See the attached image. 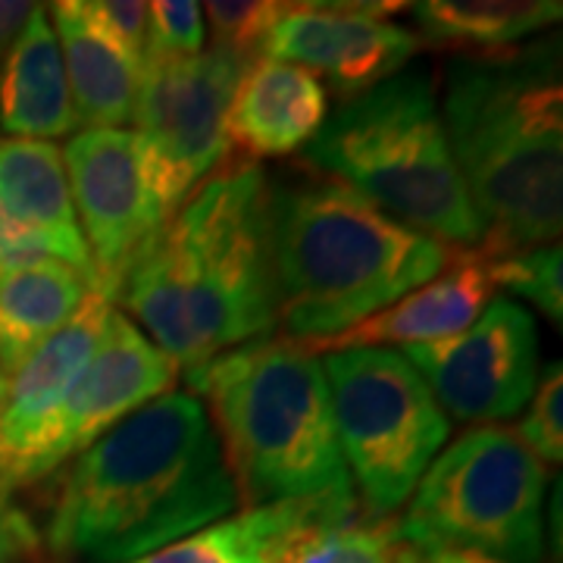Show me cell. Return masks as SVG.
<instances>
[{
    "label": "cell",
    "mask_w": 563,
    "mask_h": 563,
    "mask_svg": "<svg viewBox=\"0 0 563 563\" xmlns=\"http://www.w3.org/2000/svg\"><path fill=\"white\" fill-rule=\"evenodd\" d=\"M495 279L483 251H461L435 279H429L401 301L379 310L376 317L322 342L313 354H332L347 347H385V344H429L454 339L466 325L479 320L492 301Z\"/></svg>",
    "instance_id": "cell-15"
},
{
    "label": "cell",
    "mask_w": 563,
    "mask_h": 563,
    "mask_svg": "<svg viewBox=\"0 0 563 563\" xmlns=\"http://www.w3.org/2000/svg\"><path fill=\"white\" fill-rule=\"evenodd\" d=\"M395 563H501L463 548H420V544H398Z\"/></svg>",
    "instance_id": "cell-31"
},
{
    "label": "cell",
    "mask_w": 563,
    "mask_h": 563,
    "mask_svg": "<svg viewBox=\"0 0 563 563\" xmlns=\"http://www.w3.org/2000/svg\"><path fill=\"white\" fill-rule=\"evenodd\" d=\"M176 373L179 366L113 307L95 354L81 366L57 417L51 420L38 457L29 470V483L47 476L63 461L91 448L117 422L166 395L176 383Z\"/></svg>",
    "instance_id": "cell-12"
},
{
    "label": "cell",
    "mask_w": 563,
    "mask_h": 563,
    "mask_svg": "<svg viewBox=\"0 0 563 563\" xmlns=\"http://www.w3.org/2000/svg\"><path fill=\"white\" fill-rule=\"evenodd\" d=\"M488 257V254H485ZM495 285L510 288L514 295H523L542 310L554 325L563 322V266L561 242L529 247L504 257H488Z\"/></svg>",
    "instance_id": "cell-24"
},
{
    "label": "cell",
    "mask_w": 563,
    "mask_h": 563,
    "mask_svg": "<svg viewBox=\"0 0 563 563\" xmlns=\"http://www.w3.org/2000/svg\"><path fill=\"white\" fill-rule=\"evenodd\" d=\"M203 44L207 29L198 0L147 3V57H198Z\"/></svg>",
    "instance_id": "cell-26"
},
{
    "label": "cell",
    "mask_w": 563,
    "mask_h": 563,
    "mask_svg": "<svg viewBox=\"0 0 563 563\" xmlns=\"http://www.w3.org/2000/svg\"><path fill=\"white\" fill-rule=\"evenodd\" d=\"M335 439L369 520H385L413 488L451 435L413 363L395 347H347L322 361Z\"/></svg>",
    "instance_id": "cell-8"
},
{
    "label": "cell",
    "mask_w": 563,
    "mask_h": 563,
    "mask_svg": "<svg viewBox=\"0 0 563 563\" xmlns=\"http://www.w3.org/2000/svg\"><path fill=\"white\" fill-rule=\"evenodd\" d=\"M520 442L542 463L563 461V369L551 363L544 369L542 383L529 398L526 420L514 429Z\"/></svg>",
    "instance_id": "cell-27"
},
{
    "label": "cell",
    "mask_w": 563,
    "mask_h": 563,
    "mask_svg": "<svg viewBox=\"0 0 563 563\" xmlns=\"http://www.w3.org/2000/svg\"><path fill=\"white\" fill-rule=\"evenodd\" d=\"M0 66V129L10 139L54 141L76 135L79 120L60 41L44 3L32 7Z\"/></svg>",
    "instance_id": "cell-17"
},
{
    "label": "cell",
    "mask_w": 563,
    "mask_h": 563,
    "mask_svg": "<svg viewBox=\"0 0 563 563\" xmlns=\"http://www.w3.org/2000/svg\"><path fill=\"white\" fill-rule=\"evenodd\" d=\"M51 22L60 41L63 66L79 125L125 129V122H132L139 98V66L125 60L110 41L85 22L76 0L54 3Z\"/></svg>",
    "instance_id": "cell-20"
},
{
    "label": "cell",
    "mask_w": 563,
    "mask_h": 563,
    "mask_svg": "<svg viewBox=\"0 0 563 563\" xmlns=\"http://www.w3.org/2000/svg\"><path fill=\"white\" fill-rule=\"evenodd\" d=\"M461 247L385 217L342 181L269 188V261L285 339L317 351L413 288L435 279Z\"/></svg>",
    "instance_id": "cell-4"
},
{
    "label": "cell",
    "mask_w": 563,
    "mask_h": 563,
    "mask_svg": "<svg viewBox=\"0 0 563 563\" xmlns=\"http://www.w3.org/2000/svg\"><path fill=\"white\" fill-rule=\"evenodd\" d=\"M217 429L239 504L354 495L317 354L257 339L185 373Z\"/></svg>",
    "instance_id": "cell-5"
},
{
    "label": "cell",
    "mask_w": 563,
    "mask_h": 563,
    "mask_svg": "<svg viewBox=\"0 0 563 563\" xmlns=\"http://www.w3.org/2000/svg\"><path fill=\"white\" fill-rule=\"evenodd\" d=\"M110 310L113 301L91 291L79 313L10 376L7 401L0 410V485L7 492L29 483V470L38 457L51 420L101 342Z\"/></svg>",
    "instance_id": "cell-14"
},
{
    "label": "cell",
    "mask_w": 563,
    "mask_h": 563,
    "mask_svg": "<svg viewBox=\"0 0 563 563\" xmlns=\"http://www.w3.org/2000/svg\"><path fill=\"white\" fill-rule=\"evenodd\" d=\"M203 10H207L203 16L213 25L217 47L251 57L273 32V25L282 20L288 3H279V0H210Z\"/></svg>",
    "instance_id": "cell-25"
},
{
    "label": "cell",
    "mask_w": 563,
    "mask_h": 563,
    "mask_svg": "<svg viewBox=\"0 0 563 563\" xmlns=\"http://www.w3.org/2000/svg\"><path fill=\"white\" fill-rule=\"evenodd\" d=\"M544 466L514 429L476 426L444 448L410 495L398 539L501 563L544 558Z\"/></svg>",
    "instance_id": "cell-7"
},
{
    "label": "cell",
    "mask_w": 563,
    "mask_h": 563,
    "mask_svg": "<svg viewBox=\"0 0 563 563\" xmlns=\"http://www.w3.org/2000/svg\"><path fill=\"white\" fill-rule=\"evenodd\" d=\"M85 22L110 41L122 57L144 66L147 57V3L141 0H76Z\"/></svg>",
    "instance_id": "cell-28"
},
{
    "label": "cell",
    "mask_w": 563,
    "mask_h": 563,
    "mask_svg": "<svg viewBox=\"0 0 563 563\" xmlns=\"http://www.w3.org/2000/svg\"><path fill=\"white\" fill-rule=\"evenodd\" d=\"M0 203L38 232L57 261L91 282V254L69 195L63 151L54 141H0Z\"/></svg>",
    "instance_id": "cell-18"
},
{
    "label": "cell",
    "mask_w": 563,
    "mask_h": 563,
    "mask_svg": "<svg viewBox=\"0 0 563 563\" xmlns=\"http://www.w3.org/2000/svg\"><path fill=\"white\" fill-rule=\"evenodd\" d=\"M301 154L322 179L342 181L420 235L461 251L483 244L485 225L466 195L435 85L422 66H404L347 98Z\"/></svg>",
    "instance_id": "cell-6"
},
{
    "label": "cell",
    "mask_w": 563,
    "mask_h": 563,
    "mask_svg": "<svg viewBox=\"0 0 563 563\" xmlns=\"http://www.w3.org/2000/svg\"><path fill=\"white\" fill-rule=\"evenodd\" d=\"M38 548V529L10 498L0 501V563H20Z\"/></svg>",
    "instance_id": "cell-30"
},
{
    "label": "cell",
    "mask_w": 563,
    "mask_h": 563,
    "mask_svg": "<svg viewBox=\"0 0 563 563\" xmlns=\"http://www.w3.org/2000/svg\"><path fill=\"white\" fill-rule=\"evenodd\" d=\"M69 195L91 254V291L120 298L132 263L169 220L132 129H81L63 147Z\"/></svg>",
    "instance_id": "cell-10"
},
{
    "label": "cell",
    "mask_w": 563,
    "mask_h": 563,
    "mask_svg": "<svg viewBox=\"0 0 563 563\" xmlns=\"http://www.w3.org/2000/svg\"><path fill=\"white\" fill-rule=\"evenodd\" d=\"M442 122L485 225L479 251L504 257L558 244L563 222L561 41L539 38L448 63Z\"/></svg>",
    "instance_id": "cell-3"
},
{
    "label": "cell",
    "mask_w": 563,
    "mask_h": 563,
    "mask_svg": "<svg viewBox=\"0 0 563 563\" xmlns=\"http://www.w3.org/2000/svg\"><path fill=\"white\" fill-rule=\"evenodd\" d=\"M398 523L357 520V495L298 498L263 563H395Z\"/></svg>",
    "instance_id": "cell-21"
},
{
    "label": "cell",
    "mask_w": 563,
    "mask_h": 563,
    "mask_svg": "<svg viewBox=\"0 0 563 563\" xmlns=\"http://www.w3.org/2000/svg\"><path fill=\"white\" fill-rule=\"evenodd\" d=\"M54 257L47 242L41 239L38 232H32L29 225H22L3 203H0V273L3 269H16L25 263L44 261ZM57 261V257H54Z\"/></svg>",
    "instance_id": "cell-29"
},
{
    "label": "cell",
    "mask_w": 563,
    "mask_h": 563,
    "mask_svg": "<svg viewBox=\"0 0 563 563\" xmlns=\"http://www.w3.org/2000/svg\"><path fill=\"white\" fill-rule=\"evenodd\" d=\"M426 44L451 51L498 54L561 22L558 0H426L413 3ZM420 41V44H422Z\"/></svg>",
    "instance_id": "cell-22"
},
{
    "label": "cell",
    "mask_w": 563,
    "mask_h": 563,
    "mask_svg": "<svg viewBox=\"0 0 563 563\" xmlns=\"http://www.w3.org/2000/svg\"><path fill=\"white\" fill-rule=\"evenodd\" d=\"M35 3H22V0H0V63L7 57L13 38L20 35V29L29 20Z\"/></svg>",
    "instance_id": "cell-32"
},
{
    "label": "cell",
    "mask_w": 563,
    "mask_h": 563,
    "mask_svg": "<svg viewBox=\"0 0 563 563\" xmlns=\"http://www.w3.org/2000/svg\"><path fill=\"white\" fill-rule=\"evenodd\" d=\"M239 492L191 391H166L76 454L47 542L85 563H132L225 520Z\"/></svg>",
    "instance_id": "cell-2"
},
{
    "label": "cell",
    "mask_w": 563,
    "mask_h": 563,
    "mask_svg": "<svg viewBox=\"0 0 563 563\" xmlns=\"http://www.w3.org/2000/svg\"><path fill=\"white\" fill-rule=\"evenodd\" d=\"M125 317L185 373L279 325L269 185L254 161L203 179L132 263Z\"/></svg>",
    "instance_id": "cell-1"
},
{
    "label": "cell",
    "mask_w": 563,
    "mask_h": 563,
    "mask_svg": "<svg viewBox=\"0 0 563 563\" xmlns=\"http://www.w3.org/2000/svg\"><path fill=\"white\" fill-rule=\"evenodd\" d=\"M7 388H10V376L0 373V410H3V401H7Z\"/></svg>",
    "instance_id": "cell-33"
},
{
    "label": "cell",
    "mask_w": 563,
    "mask_h": 563,
    "mask_svg": "<svg viewBox=\"0 0 563 563\" xmlns=\"http://www.w3.org/2000/svg\"><path fill=\"white\" fill-rule=\"evenodd\" d=\"M91 282L69 263L44 257L0 273V373L13 376L79 313Z\"/></svg>",
    "instance_id": "cell-19"
},
{
    "label": "cell",
    "mask_w": 563,
    "mask_h": 563,
    "mask_svg": "<svg viewBox=\"0 0 563 563\" xmlns=\"http://www.w3.org/2000/svg\"><path fill=\"white\" fill-rule=\"evenodd\" d=\"M247 63L217 44L198 57H144L132 132L166 217L229 157L225 117Z\"/></svg>",
    "instance_id": "cell-9"
},
{
    "label": "cell",
    "mask_w": 563,
    "mask_h": 563,
    "mask_svg": "<svg viewBox=\"0 0 563 563\" xmlns=\"http://www.w3.org/2000/svg\"><path fill=\"white\" fill-rule=\"evenodd\" d=\"M329 110L320 76L279 60L247 63L229 103L225 135L247 157H285L303 151Z\"/></svg>",
    "instance_id": "cell-16"
},
{
    "label": "cell",
    "mask_w": 563,
    "mask_h": 563,
    "mask_svg": "<svg viewBox=\"0 0 563 563\" xmlns=\"http://www.w3.org/2000/svg\"><path fill=\"white\" fill-rule=\"evenodd\" d=\"M3 498H10V492H7V488L0 485V501H3Z\"/></svg>",
    "instance_id": "cell-34"
},
{
    "label": "cell",
    "mask_w": 563,
    "mask_h": 563,
    "mask_svg": "<svg viewBox=\"0 0 563 563\" xmlns=\"http://www.w3.org/2000/svg\"><path fill=\"white\" fill-rule=\"evenodd\" d=\"M401 3H288L261 44L266 60L329 76L342 95H363L398 76L420 54V38L385 16Z\"/></svg>",
    "instance_id": "cell-13"
},
{
    "label": "cell",
    "mask_w": 563,
    "mask_h": 563,
    "mask_svg": "<svg viewBox=\"0 0 563 563\" xmlns=\"http://www.w3.org/2000/svg\"><path fill=\"white\" fill-rule=\"evenodd\" d=\"M298 498L291 501L244 507L242 514L225 517L195 536L166 544L161 551L132 563H263L266 544L295 517Z\"/></svg>",
    "instance_id": "cell-23"
},
{
    "label": "cell",
    "mask_w": 563,
    "mask_h": 563,
    "mask_svg": "<svg viewBox=\"0 0 563 563\" xmlns=\"http://www.w3.org/2000/svg\"><path fill=\"white\" fill-rule=\"evenodd\" d=\"M401 354L429 385L444 417L498 426L520 413L536 391L539 329L526 307L495 298L454 339L410 344Z\"/></svg>",
    "instance_id": "cell-11"
}]
</instances>
